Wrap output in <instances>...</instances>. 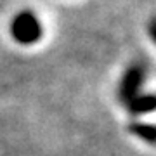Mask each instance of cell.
<instances>
[{
  "label": "cell",
  "mask_w": 156,
  "mask_h": 156,
  "mask_svg": "<svg viewBox=\"0 0 156 156\" xmlns=\"http://www.w3.org/2000/svg\"><path fill=\"white\" fill-rule=\"evenodd\" d=\"M128 109L132 113H147L156 109V97L154 95H135L134 99L127 102Z\"/></svg>",
  "instance_id": "obj_2"
},
{
  "label": "cell",
  "mask_w": 156,
  "mask_h": 156,
  "mask_svg": "<svg viewBox=\"0 0 156 156\" xmlns=\"http://www.w3.org/2000/svg\"><path fill=\"white\" fill-rule=\"evenodd\" d=\"M149 35H151V38H153V42L156 44V17H153L149 23Z\"/></svg>",
  "instance_id": "obj_5"
},
{
  "label": "cell",
  "mask_w": 156,
  "mask_h": 156,
  "mask_svg": "<svg viewBox=\"0 0 156 156\" xmlns=\"http://www.w3.org/2000/svg\"><path fill=\"white\" fill-rule=\"evenodd\" d=\"M140 83H142V69L139 66H130L125 73V76L122 80V85H120V97H122L125 102H128L130 99H134L137 95V90H139Z\"/></svg>",
  "instance_id": "obj_1"
},
{
  "label": "cell",
  "mask_w": 156,
  "mask_h": 156,
  "mask_svg": "<svg viewBox=\"0 0 156 156\" xmlns=\"http://www.w3.org/2000/svg\"><path fill=\"white\" fill-rule=\"evenodd\" d=\"M132 132L149 142H156V127L153 125H132Z\"/></svg>",
  "instance_id": "obj_3"
},
{
  "label": "cell",
  "mask_w": 156,
  "mask_h": 156,
  "mask_svg": "<svg viewBox=\"0 0 156 156\" xmlns=\"http://www.w3.org/2000/svg\"><path fill=\"white\" fill-rule=\"evenodd\" d=\"M19 35L21 37H37L38 35V26L33 19H24V21H19Z\"/></svg>",
  "instance_id": "obj_4"
}]
</instances>
